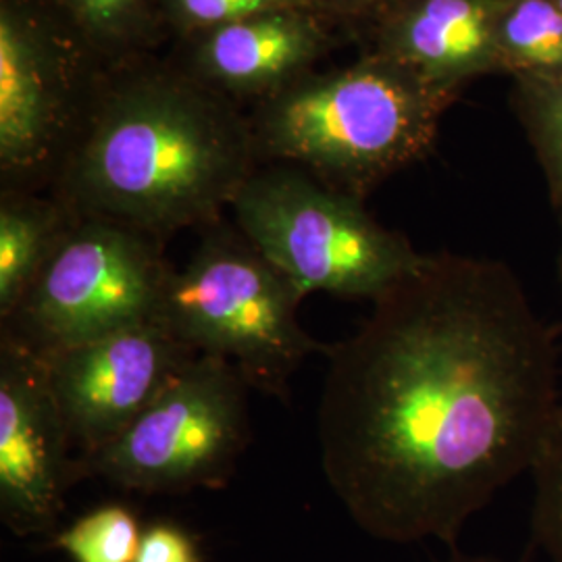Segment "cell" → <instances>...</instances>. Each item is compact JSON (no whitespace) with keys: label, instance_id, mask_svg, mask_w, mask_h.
Here are the masks:
<instances>
[{"label":"cell","instance_id":"obj_6","mask_svg":"<svg viewBox=\"0 0 562 562\" xmlns=\"http://www.w3.org/2000/svg\"><path fill=\"white\" fill-rule=\"evenodd\" d=\"M173 267L162 240L123 223L74 215L2 327L41 355L161 319Z\"/></svg>","mask_w":562,"mask_h":562},{"label":"cell","instance_id":"obj_8","mask_svg":"<svg viewBox=\"0 0 562 562\" xmlns=\"http://www.w3.org/2000/svg\"><path fill=\"white\" fill-rule=\"evenodd\" d=\"M246 390L232 362L199 355L117 440L81 461L86 475L144 494L223 487L250 438Z\"/></svg>","mask_w":562,"mask_h":562},{"label":"cell","instance_id":"obj_5","mask_svg":"<svg viewBox=\"0 0 562 562\" xmlns=\"http://www.w3.org/2000/svg\"><path fill=\"white\" fill-rule=\"evenodd\" d=\"M361 199L338 192L292 165L257 169L232 202L236 225L306 299L327 292L378 301L423 259Z\"/></svg>","mask_w":562,"mask_h":562},{"label":"cell","instance_id":"obj_21","mask_svg":"<svg viewBox=\"0 0 562 562\" xmlns=\"http://www.w3.org/2000/svg\"><path fill=\"white\" fill-rule=\"evenodd\" d=\"M311 11L327 20L367 23L375 18L387 0H302Z\"/></svg>","mask_w":562,"mask_h":562},{"label":"cell","instance_id":"obj_13","mask_svg":"<svg viewBox=\"0 0 562 562\" xmlns=\"http://www.w3.org/2000/svg\"><path fill=\"white\" fill-rule=\"evenodd\" d=\"M106 71L142 60L171 34L162 0H41Z\"/></svg>","mask_w":562,"mask_h":562},{"label":"cell","instance_id":"obj_10","mask_svg":"<svg viewBox=\"0 0 562 562\" xmlns=\"http://www.w3.org/2000/svg\"><path fill=\"white\" fill-rule=\"evenodd\" d=\"M42 357L83 461L117 440L199 352L155 319Z\"/></svg>","mask_w":562,"mask_h":562},{"label":"cell","instance_id":"obj_18","mask_svg":"<svg viewBox=\"0 0 562 562\" xmlns=\"http://www.w3.org/2000/svg\"><path fill=\"white\" fill-rule=\"evenodd\" d=\"M533 475V540L550 562H562V406L542 452L531 469Z\"/></svg>","mask_w":562,"mask_h":562},{"label":"cell","instance_id":"obj_16","mask_svg":"<svg viewBox=\"0 0 562 562\" xmlns=\"http://www.w3.org/2000/svg\"><path fill=\"white\" fill-rule=\"evenodd\" d=\"M510 106L521 123L554 213L562 209V69L513 80Z\"/></svg>","mask_w":562,"mask_h":562},{"label":"cell","instance_id":"obj_15","mask_svg":"<svg viewBox=\"0 0 562 562\" xmlns=\"http://www.w3.org/2000/svg\"><path fill=\"white\" fill-rule=\"evenodd\" d=\"M501 74L548 76L562 69V11L554 0H503L496 23Z\"/></svg>","mask_w":562,"mask_h":562},{"label":"cell","instance_id":"obj_25","mask_svg":"<svg viewBox=\"0 0 562 562\" xmlns=\"http://www.w3.org/2000/svg\"><path fill=\"white\" fill-rule=\"evenodd\" d=\"M387 2H390V0H387Z\"/></svg>","mask_w":562,"mask_h":562},{"label":"cell","instance_id":"obj_23","mask_svg":"<svg viewBox=\"0 0 562 562\" xmlns=\"http://www.w3.org/2000/svg\"><path fill=\"white\" fill-rule=\"evenodd\" d=\"M557 217H559V229H561V241H559V255H557V276H559V283H561L562 290V209L557 211Z\"/></svg>","mask_w":562,"mask_h":562},{"label":"cell","instance_id":"obj_9","mask_svg":"<svg viewBox=\"0 0 562 562\" xmlns=\"http://www.w3.org/2000/svg\"><path fill=\"white\" fill-rule=\"evenodd\" d=\"M46 359L0 334V519L20 538L55 531L65 492L86 477Z\"/></svg>","mask_w":562,"mask_h":562},{"label":"cell","instance_id":"obj_3","mask_svg":"<svg viewBox=\"0 0 562 562\" xmlns=\"http://www.w3.org/2000/svg\"><path fill=\"white\" fill-rule=\"evenodd\" d=\"M461 92L423 80L394 60L362 53L348 67L308 71L250 115L261 161L292 165L364 201L434 148Z\"/></svg>","mask_w":562,"mask_h":562},{"label":"cell","instance_id":"obj_19","mask_svg":"<svg viewBox=\"0 0 562 562\" xmlns=\"http://www.w3.org/2000/svg\"><path fill=\"white\" fill-rule=\"evenodd\" d=\"M162 7L178 41L269 11L308 9L302 0H162Z\"/></svg>","mask_w":562,"mask_h":562},{"label":"cell","instance_id":"obj_24","mask_svg":"<svg viewBox=\"0 0 562 562\" xmlns=\"http://www.w3.org/2000/svg\"><path fill=\"white\" fill-rule=\"evenodd\" d=\"M554 2H557V4H559V9H561V11H562V0H554Z\"/></svg>","mask_w":562,"mask_h":562},{"label":"cell","instance_id":"obj_17","mask_svg":"<svg viewBox=\"0 0 562 562\" xmlns=\"http://www.w3.org/2000/svg\"><path fill=\"white\" fill-rule=\"evenodd\" d=\"M140 522L121 504H104L55 533L53 546L71 562H136Z\"/></svg>","mask_w":562,"mask_h":562},{"label":"cell","instance_id":"obj_4","mask_svg":"<svg viewBox=\"0 0 562 562\" xmlns=\"http://www.w3.org/2000/svg\"><path fill=\"white\" fill-rule=\"evenodd\" d=\"M202 232L190 261L167 281L162 322L199 355L232 362L248 387L288 401L292 375L323 350L299 323L301 292L238 225Z\"/></svg>","mask_w":562,"mask_h":562},{"label":"cell","instance_id":"obj_14","mask_svg":"<svg viewBox=\"0 0 562 562\" xmlns=\"http://www.w3.org/2000/svg\"><path fill=\"white\" fill-rule=\"evenodd\" d=\"M74 213L59 199L2 188L0 194V322H9L38 278Z\"/></svg>","mask_w":562,"mask_h":562},{"label":"cell","instance_id":"obj_1","mask_svg":"<svg viewBox=\"0 0 562 562\" xmlns=\"http://www.w3.org/2000/svg\"><path fill=\"white\" fill-rule=\"evenodd\" d=\"M559 348L517 273L457 252L422 265L327 346L323 475L373 540H459L531 473L557 422Z\"/></svg>","mask_w":562,"mask_h":562},{"label":"cell","instance_id":"obj_7","mask_svg":"<svg viewBox=\"0 0 562 562\" xmlns=\"http://www.w3.org/2000/svg\"><path fill=\"white\" fill-rule=\"evenodd\" d=\"M106 74L41 0H0L2 188L55 181Z\"/></svg>","mask_w":562,"mask_h":562},{"label":"cell","instance_id":"obj_12","mask_svg":"<svg viewBox=\"0 0 562 562\" xmlns=\"http://www.w3.org/2000/svg\"><path fill=\"white\" fill-rule=\"evenodd\" d=\"M501 9L503 0H390L364 23V53L462 92L475 78L501 74L496 50Z\"/></svg>","mask_w":562,"mask_h":562},{"label":"cell","instance_id":"obj_11","mask_svg":"<svg viewBox=\"0 0 562 562\" xmlns=\"http://www.w3.org/2000/svg\"><path fill=\"white\" fill-rule=\"evenodd\" d=\"M183 71L223 97L259 102L313 71L334 38L325 18L280 9L180 41Z\"/></svg>","mask_w":562,"mask_h":562},{"label":"cell","instance_id":"obj_22","mask_svg":"<svg viewBox=\"0 0 562 562\" xmlns=\"http://www.w3.org/2000/svg\"><path fill=\"white\" fill-rule=\"evenodd\" d=\"M443 562H522V561H506V559H496V557H485V554H461L454 552L448 561Z\"/></svg>","mask_w":562,"mask_h":562},{"label":"cell","instance_id":"obj_2","mask_svg":"<svg viewBox=\"0 0 562 562\" xmlns=\"http://www.w3.org/2000/svg\"><path fill=\"white\" fill-rule=\"evenodd\" d=\"M236 102L157 59L109 71L55 178V199L159 240L222 222L259 169Z\"/></svg>","mask_w":562,"mask_h":562},{"label":"cell","instance_id":"obj_20","mask_svg":"<svg viewBox=\"0 0 562 562\" xmlns=\"http://www.w3.org/2000/svg\"><path fill=\"white\" fill-rule=\"evenodd\" d=\"M136 562H201V552L180 525L155 522L142 531Z\"/></svg>","mask_w":562,"mask_h":562}]
</instances>
